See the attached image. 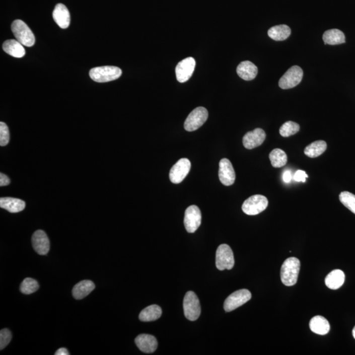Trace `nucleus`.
I'll use <instances>...</instances> for the list:
<instances>
[{"label":"nucleus","instance_id":"20","mask_svg":"<svg viewBox=\"0 0 355 355\" xmlns=\"http://www.w3.org/2000/svg\"><path fill=\"white\" fill-rule=\"evenodd\" d=\"M309 326L313 332L318 335H326L330 330V323L322 316H316L312 318Z\"/></svg>","mask_w":355,"mask_h":355},{"label":"nucleus","instance_id":"6","mask_svg":"<svg viewBox=\"0 0 355 355\" xmlns=\"http://www.w3.org/2000/svg\"><path fill=\"white\" fill-rule=\"evenodd\" d=\"M268 205V199L265 196L254 195L245 200L242 205V210L247 215H257L264 211Z\"/></svg>","mask_w":355,"mask_h":355},{"label":"nucleus","instance_id":"26","mask_svg":"<svg viewBox=\"0 0 355 355\" xmlns=\"http://www.w3.org/2000/svg\"><path fill=\"white\" fill-rule=\"evenodd\" d=\"M323 40L326 44H341L345 42V36L343 32L338 29H330L324 32Z\"/></svg>","mask_w":355,"mask_h":355},{"label":"nucleus","instance_id":"13","mask_svg":"<svg viewBox=\"0 0 355 355\" xmlns=\"http://www.w3.org/2000/svg\"><path fill=\"white\" fill-rule=\"evenodd\" d=\"M219 176L222 184L226 186H231L235 182V171L229 159H221L219 163Z\"/></svg>","mask_w":355,"mask_h":355},{"label":"nucleus","instance_id":"33","mask_svg":"<svg viewBox=\"0 0 355 355\" xmlns=\"http://www.w3.org/2000/svg\"><path fill=\"white\" fill-rule=\"evenodd\" d=\"M12 339V334L8 329H3L0 331V349L7 347Z\"/></svg>","mask_w":355,"mask_h":355},{"label":"nucleus","instance_id":"4","mask_svg":"<svg viewBox=\"0 0 355 355\" xmlns=\"http://www.w3.org/2000/svg\"><path fill=\"white\" fill-rule=\"evenodd\" d=\"M184 315L187 319L190 321H195L201 315V305L197 295L194 292L189 291L186 293L184 297Z\"/></svg>","mask_w":355,"mask_h":355},{"label":"nucleus","instance_id":"32","mask_svg":"<svg viewBox=\"0 0 355 355\" xmlns=\"http://www.w3.org/2000/svg\"><path fill=\"white\" fill-rule=\"evenodd\" d=\"M10 131L5 122H0V146H6L10 141Z\"/></svg>","mask_w":355,"mask_h":355},{"label":"nucleus","instance_id":"11","mask_svg":"<svg viewBox=\"0 0 355 355\" xmlns=\"http://www.w3.org/2000/svg\"><path fill=\"white\" fill-rule=\"evenodd\" d=\"M191 169L189 159L183 158L176 162L170 171L169 178L173 184H180L188 175Z\"/></svg>","mask_w":355,"mask_h":355},{"label":"nucleus","instance_id":"21","mask_svg":"<svg viewBox=\"0 0 355 355\" xmlns=\"http://www.w3.org/2000/svg\"><path fill=\"white\" fill-rule=\"evenodd\" d=\"M95 289V284L91 280H83L76 284L73 289V296L76 300L86 298Z\"/></svg>","mask_w":355,"mask_h":355},{"label":"nucleus","instance_id":"12","mask_svg":"<svg viewBox=\"0 0 355 355\" xmlns=\"http://www.w3.org/2000/svg\"><path fill=\"white\" fill-rule=\"evenodd\" d=\"M195 66V61L193 57H188L179 62L176 67V79L179 83L188 81L192 76Z\"/></svg>","mask_w":355,"mask_h":355},{"label":"nucleus","instance_id":"1","mask_svg":"<svg viewBox=\"0 0 355 355\" xmlns=\"http://www.w3.org/2000/svg\"><path fill=\"white\" fill-rule=\"evenodd\" d=\"M301 263L296 257H290L283 262L281 268V280L286 286H292L298 281Z\"/></svg>","mask_w":355,"mask_h":355},{"label":"nucleus","instance_id":"14","mask_svg":"<svg viewBox=\"0 0 355 355\" xmlns=\"http://www.w3.org/2000/svg\"><path fill=\"white\" fill-rule=\"evenodd\" d=\"M32 244L36 252L40 255H46L50 249L48 237L43 230H37L32 237Z\"/></svg>","mask_w":355,"mask_h":355},{"label":"nucleus","instance_id":"18","mask_svg":"<svg viewBox=\"0 0 355 355\" xmlns=\"http://www.w3.org/2000/svg\"><path fill=\"white\" fill-rule=\"evenodd\" d=\"M237 73L241 79L245 81H252L257 77L258 68L252 62L245 61L239 64L237 67Z\"/></svg>","mask_w":355,"mask_h":355},{"label":"nucleus","instance_id":"34","mask_svg":"<svg viewBox=\"0 0 355 355\" xmlns=\"http://www.w3.org/2000/svg\"><path fill=\"white\" fill-rule=\"evenodd\" d=\"M308 177H309V176H308L305 171L299 170V171H297L296 174H294V178L295 181L305 182Z\"/></svg>","mask_w":355,"mask_h":355},{"label":"nucleus","instance_id":"10","mask_svg":"<svg viewBox=\"0 0 355 355\" xmlns=\"http://www.w3.org/2000/svg\"><path fill=\"white\" fill-rule=\"evenodd\" d=\"M185 228L189 233H194L201 224V212L196 205H191L185 212Z\"/></svg>","mask_w":355,"mask_h":355},{"label":"nucleus","instance_id":"28","mask_svg":"<svg viewBox=\"0 0 355 355\" xmlns=\"http://www.w3.org/2000/svg\"><path fill=\"white\" fill-rule=\"evenodd\" d=\"M271 164L273 167L281 168L286 165L288 162V157L286 153L280 149L272 150L269 155Z\"/></svg>","mask_w":355,"mask_h":355},{"label":"nucleus","instance_id":"7","mask_svg":"<svg viewBox=\"0 0 355 355\" xmlns=\"http://www.w3.org/2000/svg\"><path fill=\"white\" fill-rule=\"evenodd\" d=\"M234 257L231 247L227 244L219 246L216 253V266L219 270H231L234 267Z\"/></svg>","mask_w":355,"mask_h":355},{"label":"nucleus","instance_id":"15","mask_svg":"<svg viewBox=\"0 0 355 355\" xmlns=\"http://www.w3.org/2000/svg\"><path fill=\"white\" fill-rule=\"evenodd\" d=\"M266 139V133L261 128H256L250 131L243 137V144L247 150L259 147Z\"/></svg>","mask_w":355,"mask_h":355},{"label":"nucleus","instance_id":"2","mask_svg":"<svg viewBox=\"0 0 355 355\" xmlns=\"http://www.w3.org/2000/svg\"><path fill=\"white\" fill-rule=\"evenodd\" d=\"M122 70L120 68L115 66H102L92 68L89 75L97 83H107L115 81L121 76Z\"/></svg>","mask_w":355,"mask_h":355},{"label":"nucleus","instance_id":"19","mask_svg":"<svg viewBox=\"0 0 355 355\" xmlns=\"http://www.w3.org/2000/svg\"><path fill=\"white\" fill-rule=\"evenodd\" d=\"M25 202L23 200L13 197H2L0 199V206L4 209L12 213H17L25 209Z\"/></svg>","mask_w":355,"mask_h":355},{"label":"nucleus","instance_id":"17","mask_svg":"<svg viewBox=\"0 0 355 355\" xmlns=\"http://www.w3.org/2000/svg\"><path fill=\"white\" fill-rule=\"evenodd\" d=\"M53 18L55 22L61 29H67L70 25V13L66 6L62 4H58L53 12Z\"/></svg>","mask_w":355,"mask_h":355},{"label":"nucleus","instance_id":"8","mask_svg":"<svg viewBox=\"0 0 355 355\" xmlns=\"http://www.w3.org/2000/svg\"><path fill=\"white\" fill-rule=\"evenodd\" d=\"M303 77L302 68L299 66H293L279 79V87L283 90L296 87L302 81Z\"/></svg>","mask_w":355,"mask_h":355},{"label":"nucleus","instance_id":"23","mask_svg":"<svg viewBox=\"0 0 355 355\" xmlns=\"http://www.w3.org/2000/svg\"><path fill=\"white\" fill-rule=\"evenodd\" d=\"M3 49L6 53L14 57L21 58L25 55L23 45L16 40H6L4 43Z\"/></svg>","mask_w":355,"mask_h":355},{"label":"nucleus","instance_id":"24","mask_svg":"<svg viewBox=\"0 0 355 355\" xmlns=\"http://www.w3.org/2000/svg\"><path fill=\"white\" fill-rule=\"evenodd\" d=\"M162 315V309L158 305H152L146 307L139 314V319L142 322H152L159 319Z\"/></svg>","mask_w":355,"mask_h":355},{"label":"nucleus","instance_id":"27","mask_svg":"<svg viewBox=\"0 0 355 355\" xmlns=\"http://www.w3.org/2000/svg\"><path fill=\"white\" fill-rule=\"evenodd\" d=\"M327 149V144L323 140H318L313 142L305 148L304 153L307 156L311 158H315L319 157L320 155Z\"/></svg>","mask_w":355,"mask_h":355},{"label":"nucleus","instance_id":"16","mask_svg":"<svg viewBox=\"0 0 355 355\" xmlns=\"http://www.w3.org/2000/svg\"><path fill=\"white\" fill-rule=\"evenodd\" d=\"M139 349L146 353H152L158 348V343L156 337L148 334L139 335L135 339Z\"/></svg>","mask_w":355,"mask_h":355},{"label":"nucleus","instance_id":"9","mask_svg":"<svg viewBox=\"0 0 355 355\" xmlns=\"http://www.w3.org/2000/svg\"><path fill=\"white\" fill-rule=\"evenodd\" d=\"M251 292L246 289L238 290L230 295L224 303V309L227 312H231L237 308L242 306L251 300Z\"/></svg>","mask_w":355,"mask_h":355},{"label":"nucleus","instance_id":"31","mask_svg":"<svg viewBox=\"0 0 355 355\" xmlns=\"http://www.w3.org/2000/svg\"><path fill=\"white\" fill-rule=\"evenodd\" d=\"M339 197L341 203L355 214V195L348 191H343L340 193Z\"/></svg>","mask_w":355,"mask_h":355},{"label":"nucleus","instance_id":"3","mask_svg":"<svg viewBox=\"0 0 355 355\" xmlns=\"http://www.w3.org/2000/svg\"><path fill=\"white\" fill-rule=\"evenodd\" d=\"M12 31L15 37L23 46L32 47L35 44V36L27 24L21 20L14 21Z\"/></svg>","mask_w":355,"mask_h":355},{"label":"nucleus","instance_id":"29","mask_svg":"<svg viewBox=\"0 0 355 355\" xmlns=\"http://www.w3.org/2000/svg\"><path fill=\"white\" fill-rule=\"evenodd\" d=\"M39 289V284L36 279L27 277L23 281L20 286V291L22 294L30 295L33 294Z\"/></svg>","mask_w":355,"mask_h":355},{"label":"nucleus","instance_id":"38","mask_svg":"<svg viewBox=\"0 0 355 355\" xmlns=\"http://www.w3.org/2000/svg\"><path fill=\"white\" fill-rule=\"evenodd\" d=\"M352 335H353V337L355 339V326L354 327L353 330H352Z\"/></svg>","mask_w":355,"mask_h":355},{"label":"nucleus","instance_id":"37","mask_svg":"<svg viewBox=\"0 0 355 355\" xmlns=\"http://www.w3.org/2000/svg\"><path fill=\"white\" fill-rule=\"evenodd\" d=\"M55 355H68V350L66 348H60L55 352Z\"/></svg>","mask_w":355,"mask_h":355},{"label":"nucleus","instance_id":"35","mask_svg":"<svg viewBox=\"0 0 355 355\" xmlns=\"http://www.w3.org/2000/svg\"><path fill=\"white\" fill-rule=\"evenodd\" d=\"M10 184V180L8 176L3 173L0 174V186H6Z\"/></svg>","mask_w":355,"mask_h":355},{"label":"nucleus","instance_id":"36","mask_svg":"<svg viewBox=\"0 0 355 355\" xmlns=\"http://www.w3.org/2000/svg\"><path fill=\"white\" fill-rule=\"evenodd\" d=\"M292 178L291 172L290 171H286L283 174V180L286 183H289L291 181Z\"/></svg>","mask_w":355,"mask_h":355},{"label":"nucleus","instance_id":"22","mask_svg":"<svg viewBox=\"0 0 355 355\" xmlns=\"http://www.w3.org/2000/svg\"><path fill=\"white\" fill-rule=\"evenodd\" d=\"M345 274L341 270H334L329 273L325 278V283L331 290H337L341 288L345 281Z\"/></svg>","mask_w":355,"mask_h":355},{"label":"nucleus","instance_id":"5","mask_svg":"<svg viewBox=\"0 0 355 355\" xmlns=\"http://www.w3.org/2000/svg\"><path fill=\"white\" fill-rule=\"evenodd\" d=\"M207 110L203 107H199L191 112L184 122L185 130L193 132L199 129L207 120Z\"/></svg>","mask_w":355,"mask_h":355},{"label":"nucleus","instance_id":"30","mask_svg":"<svg viewBox=\"0 0 355 355\" xmlns=\"http://www.w3.org/2000/svg\"><path fill=\"white\" fill-rule=\"evenodd\" d=\"M300 126L296 122L288 121L279 128V134L283 137H289L297 134L300 131Z\"/></svg>","mask_w":355,"mask_h":355},{"label":"nucleus","instance_id":"25","mask_svg":"<svg viewBox=\"0 0 355 355\" xmlns=\"http://www.w3.org/2000/svg\"><path fill=\"white\" fill-rule=\"evenodd\" d=\"M291 34V29L286 25L274 26L268 31L269 37L275 41H283L289 38Z\"/></svg>","mask_w":355,"mask_h":355}]
</instances>
